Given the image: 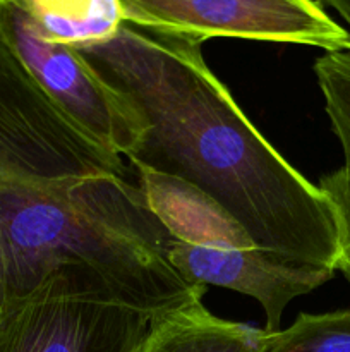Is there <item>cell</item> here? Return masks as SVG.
Returning <instances> with one entry per match:
<instances>
[{
	"mask_svg": "<svg viewBox=\"0 0 350 352\" xmlns=\"http://www.w3.org/2000/svg\"><path fill=\"white\" fill-rule=\"evenodd\" d=\"M74 48L139 113L144 133L126 157L134 167L205 192L257 248L336 272L331 203L247 119L201 43L122 23Z\"/></svg>",
	"mask_w": 350,
	"mask_h": 352,
	"instance_id": "cell-1",
	"label": "cell"
},
{
	"mask_svg": "<svg viewBox=\"0 0 350 352\" xmlns=\"http://www.w3.org/2000/svg\"><path fill=\"white\" fill-rule=\"evenodd\" d=\"M0 230L10 299L65 265L89 268L119 301L151 316L206 294L172 265L175 236L124 177L0 188Z\"/></svg>",
	"mask_w": 350,
	"mask_h": 352,
	"instance_id": "cell-2",
	"label": "cell"
},
{
	"mask_svg": "<svg viewBox=\"0 0 350 352\" xmlns=\"http://www.w3.org/2000/svg\"><path fill=\"white\" fill-rule=\"evenodd\" d=\"M151 315L124 305L86 267L65 265L0 316V352H139Z\"/></svg>",
	"mask_w": 350,
	"mask_h": 352,
	"instance_id": "cell-3",
	"label": "cell"
},
{
	"mask_svg": "<svg viewBox=\"0 0 350 352\" xmlns=\"http://www.w3.org/2000/svg\"><path fill=\"white\" fill-rule=\"evenodd\" d=\"M127 175L119 153L79 127L0 38V188Z\"/></svg>",
	"mask_w": 350,
	"mask_h": 352,
	"instance_id": "cell-4",
	"label": "cell"
},
{
	"mask_svg": "<svg viewBox=\"0 0 350 352\" xmlns=\"http://www.w3.org/2000/svg\"><path fill=\"white\" fill-rule=\"evenodd\" d=\"M124 23L205 43L211 38L343 48L350 31L319 0H119Z\"/></svg>",
	"mask_w": 350,
	"mask_h": 352,
	"instance_id": "cell-5",
	"label": "cell"
},
{
	"mask_svg": "<svg viewBox=\"0 0 350 352\" xmlns=\"http://www.w3.org/2000/svg\"><path fill=\"white\" fill-rule=\"evenodd\" d=\"M0 38L86 133L124 157L137 146L144 133L139 113L74 47L45 36L27 0H0Z\"/></svg>",
	"mask_w": 350,
	"mask_h": 352,
	"instance_id": "cell-6",
	"label": "cell"
},
{
	"mask_svg": "<svg viewBox=\"0 0 350 352\" xmlns=\"http://www.w3.org/2000/svg\"><path fill=\"white\" fill-rule=\"evenodd\" d=\"M170 261L196 287L215 285L256 299L266 316L264 332L280 330L285 308L335 277V270L281 256L263 248L198 246L175 237Z\"/></svg>",
	"mask_w": 350,
	"mask_h": 352,
	"instance_id": "cell-7",
	"label": "cell"
},
{
	"mask_svg": "<svg viewBox=\"0 0 350 352\" xmlns=\"http://www.w3.org/2000/svg\"><path fill=\"white\" fill-rule=\"evenodd\" d=\"M136 170L150 206L178 241L198 246H256L244 227L205 192L150 168Z\"/></svg>",
	"mask_w": 350,
	"mask_h": 352,
	"instance_id": "cell-8",
	"label": "cell"
},
{
	"mask_svg": "<svg viewBox=\"0 0 350 352\" xmlns=\"http://www.w3.org/2000/svg\"><path fill=\"white\" fill-rule=\"evenodd\" d=\"M266 332L218 318L194 298L151 316L139 352H257Z\"/></svg>",
	"mask_w": 350,
	"mask_h": 352,
	"instance_id": "cell-9",
	"label": "cell"
},
{
	"mask_svg": "<svg viewBox=\"0 0 350 352\" xmlns=\"http://www.w3.org/2000/svg\"><path fill=\"white\" fill-rule=\"evenodd\" d=\"M45 36L79 47L108 40L124 23L119 0H27Z\"/></svg>",
	"mask_w": 350,
	"mask_h": 352,
	"instance_id": "cell-10",
	"label": "cell"
},
{
	"mask_svg": "<svg viewBox=\"0 0 350 352\" xmlns=\"http://www.w3.org/2000/svg\"><path fill=\"white\" fill-rule=\"evenodd\" d=\"M257 352H350V309L301 313L288 329L266 332Z\"/></svg>",
	"mask_w": 350,
	"mask_h": 352,
	"instance_id": "cell-11",
	"label": "cell"
},
{
	"mask_svg": "<svg viewBox=\"0 0 350 352\" xmlns=\"http://www.w3.org/2000/svg\"><path fill=\"white\" fill-rule=\"evenodd\" d=\"M333 133L343 150V170L350 177V38L343 48L325 52L314 62Z\"/></svg>",
	"mask_w": 350,
	"mask_h": 352,
	"instance_id": "cell-12",
	"label": "cell"
},
{
	"mask_svg": "<svg viewBox=\"0 0 350 352\" xmlns=\"http://www.w3.org/2000/svg\"><path fill=\"white\" fill-rule=\"evenodd\" d=\"M319 189L331 203L338 230V261L336 272L350 284V177L343 168L319 179Z\"/></svg>",
	"mask_w": 350,
	"mask_h": 352,
	"instance_id": "cell-13",
	"label": "cell"
},
{
	"mask_svg": "<svg viewBox=\"0 0 350 352\" xmlns=\"http://www.w3.org/2000/svg\"><path fill=\"white\" fill-rule=\"evenodd\" d=\"M10 301V277H9V258H7L5 243H3L2 230H0V316Z\"/></svg>",
	"mask_w": 350,
	"mask_h": 352,
	"instance_id": "cell-14",
	"label": "cell"
},
{
	"mask_svg": "<svg viewBox=\"0 0 350 352\" xmlns=\"http://www.w3.org/2000/svg\"><path fill=\"white\" fill-rule=\"evenodd\" d=\"M323 7H329L335 10L343 21L350 26V0H319Z\"/></svg>",
	"mask_w": 350,
	"mask_h": 352,
	"instance_id": "cell-15",
	"label": "cell"
}]
</instances>
